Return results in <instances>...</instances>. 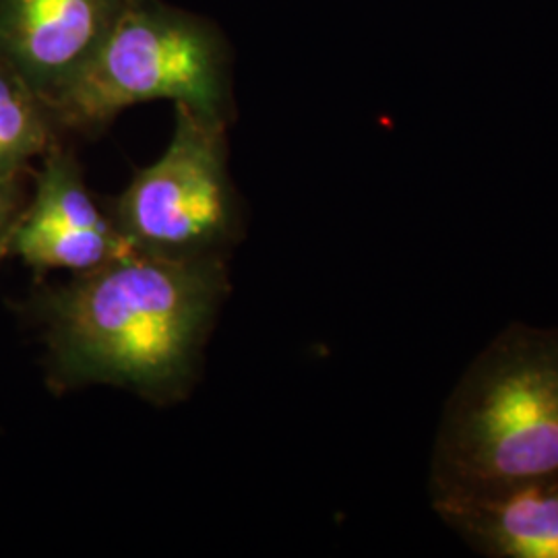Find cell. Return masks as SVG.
Returning a JSON list of instances; mask_svg holds the SVG:
<instances>
[{
    "label": "cell",
    "mask_w": 558,
    "mask_h": 558,
    "mask_svg": "<svg viewBox=\"0 0 558 558\" xmlns=\"http://www.w3.org/2000/svg\"><path fill=\"white\" fill-rule=\"evenodd\" d=\"M228 288L218 255L126 251L34 300L54 389L108 383L172 399L191 383Z\"/></svg>",
    "instance_id": "cell-1"
},
{
    "label": "cell",
    "mask_w": 558,
    "mask_h": 558,
    "mask_svg": "<svg viewBox=\"0 0 558 558\" xmlns=\"http://www.w3.org/2000/svg\"><path fill=\"white\" fill-rule=\"evenodd\" d=\"M558 472V327L515 320L445 401L430 458V502Z\"/></svg>",
    "instance_id": "cell-2"
},
{
    "label": "cell",
    "mask_w": 558,
    "mask_h": 558,
    "mask_svg": "<svg viewBox=\"0 0 558 558\" xmlns=\"http://www.w3.org/2000/svg\"><path fill=\"white\" fill-rule=\"evenodd\" d=\"M156 100L228 120L230 48L195 13L163 0H126L98 54L50 110L62 135H89L122 110Z\"/></svg>",
    "instance_id": "cell-3"
},
{
    "label": "cell",
    "mask_w": 558,
    "mask_h": 558,
    "mask_svg": "<svg viewBox=\"0 0 558 558\" xmlns=\"http://www.w3.org/2000/svg\"><path fill=\"white\" fill-rule=\"evenodd\" d=\"M228 120L177 106V122L158 160L129 182L110 220L135 251L168 257L218 255L236 226L228 174Z\"/></svg>",
    "instance_id": "cell-4"
},
{
    "label": "cell",
    "mask_w": 558,
    "mask_h": 558,
    "mask_svg": "<svg viewBox=\"0 0 558 558\" xmlns=\"http://www.w3.org/2000/svg\"><path fill=\"white\" fill-rule=\"evenodd\" d=\"M38 166L11 240V255L38 274H85L133 251L110 214L92 197L80 161L62 141L41 156Z\"/></svg>",
    "instance_id": "cell-5"
},
{
    "label": "cell",
    "mask_w": 558,
    "mask_h": 558,
    "mask_svg": "<svg viewBox=\"0 0 558 558\" xmlns=\"http://www.w3.org/2000/svg\"><path fill=\"white\" fill-rule=\"evenodd\" d=\"M126 0H0V60L48 106L77 80Z\"/></svg>",
    "instance_id": "cell-6"
},
{
    "label": "cell",
    "mask_w": 558,
    "mask_h": 558,
    "mask_svg": "<svg viewBox=\"0 0 558 558\" xmlns=\"http://www.w3.org/2000/svg\"><path fill=\"white\" fill-rule=\"evenodd\" d=\"M440 521L488 558H558V472L433 502Z\"/></svg>",
    "instance_id": "cell-7"
},
{
    "label": "cell",
    "mask_w": 558,
    "mask_h": 558,
    "mask_svg": "<svg viewBox=\"0 0 558 558\" xmlns=\"http://www.w3.org/2000/svg\"><path fill=\"white\" fill-rule=\"evenodd\" d=\"M62 141L50 106L0 60V177L29 174Z\"/></svg>",
    "instance_id": "cell-8"
},
{
    "label": "cell",
    "mask_w": 558,
    "mask_h": 558,
    "mask_svg": "<svg viewBox=\"0 0 558 558\" xmlns=\"http://www.w3.org/2000/svg\"><path fill=\"white\" fill-rule=\"evenodd\" d=\"M32 174L0 177V260L11 255V240L29 197L27 179Z\"/></svg>",
    "instance_id": "cell-9"
}]
</instances>
